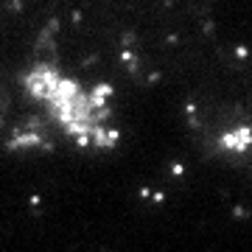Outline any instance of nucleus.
Returning <instances> with one entry per match:
<instances>
[{
	"instance_id": "1",
	"label": "nucleus",
	"mask_w": 252,
	"mask_h": 252,
	"mask_svg": "<svg viewBox=\"0 0 252 252\" xmlns=\"http://www.w3.org/2000/svg\"><path fill=\"white\" fill-rule=\"evenodd\" d=\"M26 93L45 109L54 132L64 135L84 152H112L121 129L112 115L109 87H84L54 64H36L26 73Z\"/></svg>"
},
{
	"instance_id": "2",
	"label": "nucleus",
	"mask_w": 252,
	"mask_h": 252,
	"mask_svg": "<svg viewBox=\"0 0 252 252\" xmlns=\"http://www.w3.org/2000/svg\"><path fill=\"white\" fill-rule=\"evenodd\" d=\"M207 149L213 157L252 174V118H227L210 126Z\"/></svg>"
}]
</instances>
